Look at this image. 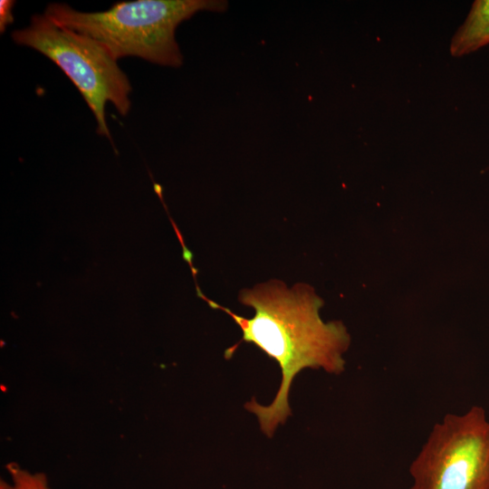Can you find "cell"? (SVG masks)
<instances>
[{
	"mask_svg": "<svg viewBox=\"0 0 489 489\" xmlns=\"http://www.w3.org/2000/svg\"><path fill=\"white\" fill-rule=\"evenodd\" d=\"M224 0H137L101 12H81L53 3L44 14L60 25L100 43L117 61L127 56L171 67L183 57L175 38L177 25L200 11L223 12Z\"/></svg>",
	"mask_w": 489,
	"mask_h": 489,
	"instance_id": "2",
	"label": "cell"
},
{
	"mask_svg": "<svg viewBox=\"0 0 489 489\" xmlns=\"http://www.w3.org/2000/svg\"><path fill=\"white\" fill-rule=\"evenodd\" d=\"M489 44V0H476L450 43L452 56L469 54Z\"/></svg>",
	"mask_w": 489,
	"mask_h": 489,
	"instance_id": "5",
	"label": "cell"
},
{
	"mask_svg": "<svg viewBox=\"0 0 489 489\" xmlns=\"http://www.w3.org/2000/svg\"><path fill=\"white\" fill-rule=\"evenodd\" d=\"M409 473V489H489V420L473 406L434 425Z\"/></svg>",
	"mask_w": 489,
	"mask_h": 489,
	"instance_id": "4",
	"label": "cell"
},
{
	"mask_svg": "<svg viewBox=\"0 0 489 489\" xmlns=\"http://www.w3.org/2000/svg\"><path fill=\"white\" fill-rule=\"evenodd\" d=\"M14 1L1 0L0 2V31L5 32L6 27L13 23L14 15L12 13Z\"/></svg>",
	"mask_w": 489,
	"mask_h": 489,
	"instance_id": "7",
	"label": "cell"
},
{
	"mask_svg": "<svg viewBox=\"0 0 489 489\" xmlns=\"http://www.w3.org/2000/svg\"><path fill=\"white\" fill-rule=\"evenodd\" d=\"M197 295L211 308L226 312L240 327L243 340L257 346L276 360L282 371L280 388L272 404L263 406L254 398L244 408L256 415L262 431L272 436L279 424L291 415L288 397L296 375L304 369H323L333 374L344 370L342 354L350 338L340 321L324 322L319 315L323 301L313 288L298 283L288 288L279 280H270L252 289H244L239 301L254 309L252 318L242 317Z\"/></svg>",
	"mask_w": 489,
	"mask_h": 489,
	"instance_id": "1",
	"label": "cell"
},
{
	"mask_svg": "<svg viewBox=\"0 0 489 489\" xmlns=\"http://www.w3.org/2000/svg\"><path fill=\"white\" fill-rule=\"evenodd\" d=\"M10 481L1 480L0 489H50L43 473H31L15 463L5 465Z\"/></svg>",
	"mask_w": 489,
	"mask_h": 489,
	"instance_id": "6",
	"label": "cell"
},
{
	"mask_svg": "<svg viewBox=\"0 0 489 489\" xmlns=\"http://www.w3.org/2000/svg\"><path fill=\"white\" fill-rule=\"evenodd\" d=\"M13 40L53 62L72 81L92 111L97 132L112 140L105 116L108 102L126 116L131 86L110 53L94 39L34 14L30 24L12 33Z\"/></svg>",
	"mask_w": 489,
	"mask_h": 489,
	"instance_id": "3",
	"label": "cell"
}]
</instances>
